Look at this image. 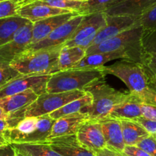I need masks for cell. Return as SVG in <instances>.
Wrapping results in <instances>:
<instances>
[{
	"instance_id": "obj_14",
	"label": "cell",
	"mask_w": 156,
	"mask_h": 156,
	"mask_svg": "<svg viewBox=\"0 0 156 156\" xmlns=\"http://www.w3.org/2000/svg\"><path fill=\"white\" fill-rule=\"evenodd\" d=\"M46 143L61 156H96L93 151L79 143L76 134L50 139Z\"/></svg>"
},
{
	"instance_id": "obj_4",
	"label": "cell",
	"mask_w": 156,
	"mask_h": 156,
	"mask_svg": "<svg viewBox=\"0 0 156 156\" xmlns=\"http://www.w3.org/2000/svg\"><path fill=\"white\" fill-rule=\"evenodd\" d=\"M142 32L143 28L139 23L108 41H104L98 45L90 47L86 50V55L124 51L129 55L132 62L142 64L145 55L141 42Z\"/></svg>"
},
{
	"instance_id": "obj_34",
	"label": "cell",
	"mask_w": 156,
	"mask_h": 156,
	"mask_svg": "<svg viewBox=\"0 0 156 156\" xmlns=\"http://www.w3.org/2000/svg\"><path fill=\"white\" fill-rule=\"evenodd\" d=\"M134 121L139 123L150 135L156 137V120H148L146 118H144L143 117H141L134 120Z\"/></svg>"
},
{
	"instance_id": "obj_6",
	"label": "cell",
	"mask_w": 156,
	"mask_h": 156,
	"mask_svg": "<svg viewBox=\"0 0 156 156\" xmlns=\"http://www.w3.org/2000/svg\"><path fill=\"white\" fill-rule=\"evenodd\" d=\"M85 91H73L67 92L49 93L40 94L32 105L23 111V117H38L50 114L60 109L67 104L84 97Z\"/></svg>"
},
{
	"instance_id": "obj_11",
	"label": "cell",
	"mask_w": 156,
	"mask_h": 156,
	"mask_svg": "<svg viewBox=\"0 0 156 156\" xmlns=\"http://www.w3.org/2000/svg\"><path fill=\"white\" fill-rule=\"evenodd\" d=\"M139 23V18L135 17L106 15V24L98 32L90 47L98 45L104 41H108Z\"/></svg>"
},
{
	"instance_id": "obj_7",
	"label": "cell",
	"mask_w": 156,
	"mask_h": 156,
	"mask_svg": "<svg viewBox=\"0 0 156 156\" xmlns=\"http://www.w3.org/2000/svg\"><path fill=\"white\" fill-rule=\"evenodd\" d=\"M106 24V15L104 12L84 15L76 30L71 37L64 44V47H77L87 50L98 32Z\"/></svg>"
},
{
	"instance_id": "obj_25",
	"label": "cell",
	"mask_w": 156,
	"mask_h": 156,
	"mask_svg": "<svg viewBox=\"0 0 156 156\" xmlns=\"http://www.w3.org/2000/svg\"><path fill=\"white\" fill-rule=\"evenodd\" d=\"M86 50L77 46H64L58 59V72L73 69L86 56Z\"/></svg>"
},
{
	"instance_id": "obj_2",
	"label": "cell",
	"mask_w": 156,
	"mask_h": 156,
	"mask_svg": "<svg viewBox=\"0 0 156 156\" xmlns=\"http://www.w3.org/2000/svg\"><path fill=\"white\" fill-rule=\"evenodd\" d=\"M64 45L24 51L10 63L21 75H52L58 72V59Z\"/></svg>"
},
{
	"instance_id": "obj_17",
	"label": "cell",
	"mask_w": 156,
	"mask_h": 156,
	"mask_svg": "<svg viewBox=\"0 0 156 156\" xmlns=\"http://www.w3.org/2000/svg\"><path fill=\"white\" fill-rule=\"evenodd\" d=\"M156 4V0H119L106 11V15H121L139 18Z\"/></svg>"
},
{
	"instance_id": "obj_21",
	"label": "cell",
	"mask_w": 156,
	"mask_h": 156,
	"mask_svg": "<svg viewBox=\"0 0 156 156\" xmlns=\"http://www.w3.org/2000/svg\"><path fill=\"white\" fill-rule=\"evenodd\" d=\"M126 59L131 61L129 55L124 51H113L110 53H97L86 55L73 69L97 68L114 59Z\"/></svg>"
},
{
	"instance_id": "obj_44",
	"label": "cell",
	"mask_w": 156,
	"mask_h": 156,
	"mask_svg": "<svg viewBox=\"0 0 156 156\" xmlns=\"http://www.w3.org/2000/svg\"><path fill=\"white\" fill-rule=\"evenodd\" d=\"M15 151H16V150H15ZM15 156H24V155H23L22 154L20 153V152H17V151H16V153H15Z\"/></svg>"
},
{
	"instance_id": "obj_27",
	"label": "cell",
	"mask_w": 156,
	"mask_h": 156,
	"mask_svg": "<svg viewBox=\"0 0 156 156\" xmlns=\"http://www.w3.org/2000/svg\"><path fill=\"white\" fill-rule=\"evenodd\" d=\"M119 1V0H88L84 2L78 13L81 15H86L98 12H105Z\"/></svg>"
},
{
	"instance_id": "obj_26",
	"label": "cell",
	"mask_w": 156,
	"mask_h": 156,
	"mask_svg": "<svg viewBox=\"0 0 156 156\" xmlns=\"http://www.w3.org/2000/svg\"><path fill=\"white\" fill-rule=\"evenodd\" d=\"M17 152L24 156H61L47 143H15L11 144Z\"/></svg>"
},
{
	"instance_id": "obj_29",
	"label": "cell",
	"mask_w": 156,
	"mask_h": 156,
	"mask_svg": "<svg viewBox=\"0 0 156 156\" xmlns=\"http://www.w3.org/2000/svg\"><path fill=\"white\" fill-rule=\"evenodd\" d=\"M37 1L42 2L48 5L57 8V9L76 12L77 13L84 4V2L70 1V0H37Z\"/></svg>"
},
{
	"instance_id": "obj_30",
	"label": "cell",
	"mask_w": 156,
	"mask_h": 156,
	"mask_svg": "<svg viewBox=\"0 0 156 156\" xmlns=\"http://www.w3.org/2000/svg\"><path fill=\"white\" fill-rule=\"evenodd\" d=\"M139 24L143 30H152L156 28V4L147 10L139 18Z\"/></svg>"
},
{
	"instance_id": "obj_20",
	"label": "cell",
	"mask_w": 156,
	"mask_h": 156,
	"mask_svg": "<svg viewBox=\"0 0 156 156\" xmlns=\"http://www.w3.org/2000/svg\"><path fill=\"white\" fill-rule=\"evenodd\" d=\"M37 94L32 90L23 91L14 95L0 99V108L7 116L23 111L32 105L38 98Z\"/></svg>"
},
{
	"instance_id": "obj_37",
	"label": "cell",
	"mask_w": 156,
	"mask_h": 156,
	"mask_svg": "<svg viewBox=\"0 0 156 156\" xmlns=\"http://www.w3.org/2000/svg\"><path fill=\"white\" fill-rule=\"evenodd\" d=\"M94 153L96 156H126L122 152H119L107 147L99 149Z\"/></svg>"
},
{
	"instance_id": "obj_8",
	"label": "cell",
	"mask_w": 156,
	"mask_h": 156,
	"mask_svg": "<svg viewBox=\"0 0 156 156\" xmlns=\"http://www.w3.org/2000/svg\"><path fill=\"white\" fill-rule=\"evenodd\" d=\"M51 75H20L0 86V99L28 90L40 95L46 92L47 84Z\"/></svg>"
},
{
	"instance_id": "obj_3",
	"label": "cell",
	"mask_w": 156,
	"mask_h": 156,
	"mask_svg": "<svg viewBox=\"0 0 156 156\" xmlns=\"http://www.w3.org/2000/svg\"><path fill=\"white\" fill-rule=\"evenodd\" d=\"M54 122L49 115L24 117L15 127L8 129L3 136L9 144L45 143Z\"/></svg>"
},
{
	"instance_id": "obj_31",
	"label": "cell",
	"mask_w": 156,
	"mask_h": 156,
	"mask_svg": "<svg viewBox=\"0 0 156 156\" xmlns=\"http://www.w3.org/2000/svg\"><path fill=\"white\" fill-rule=\"evenodd\" d=\"M18 0H9L0 2V18L18 15L19 9Z\"/></svg>"
},
{
	"instance_id": "obj_38",
	"label": "cell",
	"mask_w": 156,
	"mask_h": 156,
	"mask_svg": "<svg viewBox=\"0 0 156 156\" xmlns=\"http://www.w3.org/2000/svg\"><path fill=\"white\" fill-rule=\"evenodd\" d=\"M16 151L11 144L0 147V156H15Z\"/></svg>"
},
{
	"instance_id": "obj_43",
	"label": "cell",
	"mask_w": 156,
	"mask_h": 156,
	"mask_svg": "<svg viewBox=\"0 0 156 156\" xmlns=\"http://www.w3.org/2000/svg\"><path fill=\"white\" fill-rule=\"evenodd\" d=\"M70 1H74V2H86L88 0H70Z\"/></svg>"
},
{
	"instance_id": "obj_9",
	"label": "cell",
	"mask_w": 156,
	"mask_h": 156,
	"mask_svg": "<svg viewBox=\"0 0 156 156\" xmlns=\"http://www.w3.org/2000/svg\"><path fill=\"white\" fill-rule=\"evenodd\" d=\"M33 23L30 21L21 27L13 39L0 47V66H9L27 50L32 37Z\"/></svg>"
},
{
	"instance_id": "obj_39",
	"label": "cell",
	"mask_w": 156,
	"mask_h": 156,
	"mask_svg": "<svg viewBox=\"0 0 156 156\" xmlns=\"http://www.w3.org/2000/svg\"><path fill=\"white\" fill-rule=\"evenodd\" d=\"M8 129H9V126L6 119H0V134L4 133Z\"/></svg>"
},
{
	"instance_id": "obj_12",
	"label": "cell",
	"mask_w": 156,
	"mask_h": 156,
	"mask_svg": "<svg viewBox=\"0 0 156 156\" xmlns=\"http://www.w3.org/2000/svg\"><path fill=\"white\" fill-rule=\"evenodd\" d=\"M76 135L79 143L93 152L106 147L101 124L98 120L86 121Z\"/></svg>"
},
{
	"instance_id": "obj_42",
	"label": "cell",
	"mask_w": 156,
	"mask_h": 156,
	"mask_svg": "<svg viewBox=\"0 0 156 156\" xmlns=\"http://www.w3.org/2000/svg\"><path fill=\"white\" fill-rule=\"evenodd\" d=\"M7 118V115L4 113L1 108H0V119H6Z\"/></svg>"
},
{
	"instance_id": "obj_5",
	"label": "cell",
	"mask_w": 156,
	"mask_h": 156,
	"mask_svg": "<svg viewBox=\"0 0 156 156\" xmlns=\"http://www.w3.org/2000/svg\"><path fill=\"white\" fill-rule=\"evenodd\" d=\"M85 91L90 93L93 98V103L85 114L89 119L93 120H101L108 118L114 107L123 101L129 92H121L112 88L103 79L96 81L89 87Z\"/></svg>"
},
{
	"instance_id": "obj_19",
	"label": "cell",
	"mask_w": 156,
	"mask_h": 156,
	"mask_svg": "<svg viewBox=\"0 0 156 156\" xmlns=\"http://www.w3.org/2000/svg\"><path fill=\"white\" fill-rule=\"evenodd\" d=\"M98 121L101 124L106 147L119 152H123L125 145L120 120L108 117Z\"/></svg>"
},
{
	"instance_id": "obj_33",
	"label": "cell",
	"mask_w": 156,
	"mask_h": 156,
	"mask_svg": "<svg viewBox=\"0 0 156 156\" xmlns=\"http://www.w3.org/2000/svg\"><path fill=\"white\" fill-rule=\"evenodd\" d=\"M20 75L21 74L12 68L10 65L0 66V86Z\"/></svg>"
},
{
	"instance_id": "obj_24",
	"label": "cell",
	"mask_w": 156,
	"mask_h": 156,
	"mask_svg": "<svg viewBox=\"0 0 156 156\" xmlns=\"http://www.w3.org/2000/svg\"><path fill=\"white\" fill-rule=\"evenodd\" d=\"M92 103H93V98L90 93L87 92L84 97H81L67 104L61 108L49 114V116L52 119L56 120L61 117L70 114H73L76 113H86L87 109L92 105Z\"/></svg>"
},
{
	"instance_id": "obj_32",
	"label": "cell",
	"mask_w": 156,
	"mask_h": 156,
	"mask_svg": "<svg viewBox=\"0 0 156 156\" xmlns=\"http://www.w3.org/2000/svg\"><path fill=\"white\" fill-rule=\"evenodd\" d=\"M136 146L140 148L151 156H156V137L149 135L141 140Z\"/></svg>"
},
{
	"instance_id": "obj_23",
	"label": "cell",
	"mask_w": 156,
	"mask_h": 156,
	"mask_svg": "<svg viewBox=\"0 0 156 156\" xmlns=\"http://www.w3.org/2000/svg\"><path fill=\"white\" fill-rule=\"evenodd\" d=\"M119 120L125 146H136L141 140L150 135L139 123L134 120Z\"/></svg>"
},
{
	"instance_id": "obj_45",
	"label": "cell",
	"mask_w": 156,
	"mask_h": 156,
	"mask_svg": "<svg viewBox=\"0 0 156 156\" xmlns=\"http://www.w3.org/2000/svg\"><path fill=\"white\" fill-rule=\"evenodd\" d=\"M5 1H9V0H0V2H5Z\"/></svg>"
},
{
	"instance_id": "obj_22",
	"label": "cell",
	"mask_w": 156,
	"mask_h": 156,
	"mask_svg": "<svg viewBox=\"0 0 156 156\" xmlns=\"http://www.w3.org/2000/svg\"><path fill=\"white\" fill-rule=\"evenodd\" d=\"M29 22L18 15L0 18V47L12 41L18 30Z\"/></svg>"
},
{
	"instance_id": "obj_18",
	"label": "cell",
	"mask_w": 156,
	"mask_h": 156,
	"mask_svg": "<svg viewBox=\"0 0 156 156\" xmlns=\"http://www.w3.org/2000/svg\"><path fill=\"white\" fill-rule=\"evenodd\" d=\"M143 102L136 94L129 92L126 98L114 107L109 117L117 120H134L142 117Z\"/></svg>"
},
{
	"instance_id": "obj_1",
	"label": "cell",
	"mask_w": 156,
	"mask_h": 156,
	"mask_svg": "<svg viewBox=\"0 0 156 156\" xmlns=\"http://www.w3.org/2000/svg\"><path fill=\"white\" fill-rule=\"evenodd\" d=\"M104 68L105 66L97 68L70 69L54 73L47 84L46 92L84 91L95 82L105 78Z\"/></svg>"
},
{
	"instance_id": "obj_10",
	"label": "cell",
	"mask_w": 156,
	"mask_h": 156,
	"mask_svg": "<svg viewBox=\"0 0 156 156\" xmlns=\"http://www.w3.org/2000/svg\"><path fill=\"white\" fill-rule=\"evenodd\" d=\"M84 15H78L69 20L58 28L54 30L47 37L36 44H31L28 47L27 51H35L41 49L50 48L64 45L82 21ZM25 50V51H26Z\"/></svg>"
},
{
	"instance_id": "obj_40",
	"label": "cell",
	"mask_w": 156,
	"mask_h": 156,
	"mask_svg": "<svg viewBox=\"0 0 156 156\" xmlns=\"http://www.w3.org/2000/svg\"><path fill=\"white\" fill-rule=\"evenodd\" d=\"M7 144H9V143L6 141L3 134H0V147H2L3 146H6Z\"/></svg>"
},
{
	"instance_id": "obj_15",
	"label": "cell",
	"mask_w": 156,
	"mask_h": 156,
	"mask_svg": "<svg viewBox=\"0 0 156 156\" xmlns=\"http://www.w3.org/2000/svg\"><path fill=\"white\" fill-rule=\"evenodd\" d=\"M88 120H90L88 115L85 113H76L61 117L55 120L47 140L75 135L81 126Z\"/></svg>"
},
{
	"instance_id": "obj_35",
	"label": "cell",
	"mask_w": 156,
	"mask_h": 156,
	"mask_svg": "<svg viewBox=\"0 0 156 156\" xmlns=\"http://www.w3.org/2000/svg\"><path fill=\"white\" fill-rule=\"evenodd\" d=\"M122 152L126 156H151L136 146H125Z\"/></svg>"
},
{
	"instance_id": "obj_16",
	"label": "cell",
	"mask_w": 156,
	"mask_h": 156,
	"mask_svg": "<svg viewBox=\"0 0 156 156\" xmlns=\"http://www.w3.org/2000/svg\"><path fill=\"white\" fill-rule=\"evenodd\" d=\"M79 15L76 12H69V13L62 14V15H55L45 19L41 20L39 21L33 23L32 28V37L29 45L36 44L41 40L47 37L54 30L58 28L59 26L68 21L73 17ZM28 45V46H29Z\"/></svg>"
},
{
	"instance_id": "obj_28",
	"label": "cell",
	"mask_w": 156,
	"mask_h": 156,
	"mask_svg": "<svg viewBox=\"0 0 156 156\" xmlns=\"http://www.w3.org/2000/svg\"><path fill=\"white\" fill-rule=\"evenodd\" d=\"M141 42L144 53L156 57V28L143 30Z\"/></svg>"
},
{
	"instance_id": "obj_36",
	"label": "cell",
	"mask_w": 156,
	"mask_h": 156,
	"mask_svg": "<svg viewBox=\"0 0 156 156\" xmlns=\"http://www.w3.org/2000/svg\"><path fill=\"white\" fill-rule=\"evenodd\" d=\"M142 64L147 67L151 73L156 76V57L145 53Z\"/></svg>"
},
{
	"instance_id": "obj_41",
	"label": "cell",
	"mask_w": 156,
	"mask_h": 156,
	"mask_svg": "<svg viewBox=\"0 0 156 156\" xmlns=\"http://www.w3.org/2000/svg\"><path fill=\"white\" fill-rule=\"evenodd\" d=\"M32 1H33V0H18V5H19V6H21L23 5L27 4V3L30 2Z\"/></svg>"
},
{
	"instance_id": "obj_13",
	"label": "cell",
	"mask_w": 156,
	"mask_h": 156,
	"mask_svg": "<svg viewBox=\"0 0 156 156\" xmlns=\"http://www.w3.org/2000/svg\"><path fill=\"white\" fill-rule=\"evenodd\" d=\"M69 12H72L65 9H57L48 5L42 2L34 0L27 4L20 6L17 15L21 18L28 20L32 23H35L50 17L69 13Z\"/></svg>"
}]
</instances>
